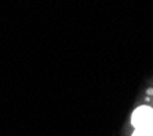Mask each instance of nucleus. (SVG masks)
Instances as JSON below:
<instances>
[{
    "mask_svg": "<svg viewBox=\"0 0 153 136\" xmlns=\"http://www.w3.org/2000/svg\"><path fill=\"white\" fill-rule=\"evenodd\" d=\"M131 123H133L135 129L153 128V109L149 106L137 108L131 116Z\"/></svg>",
    "mask_w": 153,
    "mask_h": 136,
    "instance_id": "obj_1",
    "label": "nucleus"
},
{
    "mask_svg": "<svg viewBox=\"0 0 153 136\" xmlns=\"http://www.w3.org/2000/svg\"><path fill=\"white\" fill-rule=\"evenodd\" d=\"M133 136H153V128H148V129H135Z\"/></svg>",
    "mask_w": 153,
    "mask_h": 136,
    "instance_id": "obj_2",
    "label": "nucleus"
}]
</instances>
